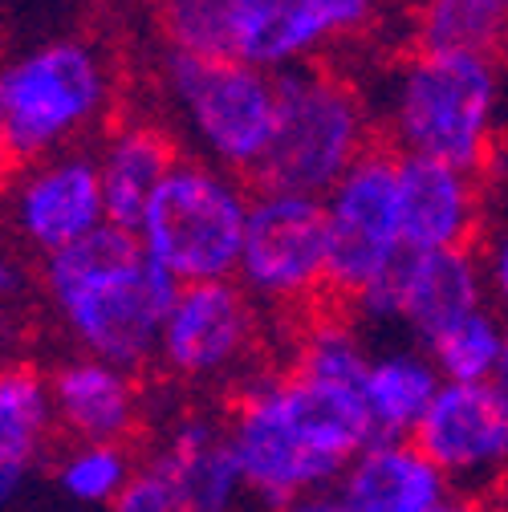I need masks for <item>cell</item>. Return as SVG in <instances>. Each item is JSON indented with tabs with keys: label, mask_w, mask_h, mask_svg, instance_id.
Segmentation results:
<instances>
[{
	"label": "cell",
	"mask_w": 508,
	"mask_h": 512,
	"mask_svg": "<svg viewBox=\"0 0 508 512\" xmlns=\"http://www.w3.org/2000/svg\"><path fill=\"white\" fill-rule=\"evenodd\" d=\"M415 443L452 492L480 496L508 480V399L492 382H443Z\"/></svg>",
	"instance_id": "5bb4252c"
},
{
	"label": "cell",
	"mask_w": 508,
	"mask_h": 512,
	"mask_svg": "<svg viewBox=\"0 0 508 512\" xmlns=\"http://www.w3.org/2000/svg\"><path fill=\"white\" fill-rule=\"evenodd\" d=\"M49 322L74 354L143 370L159 354V334L179 285L151 261L131 228L106 224L37 265Z\"/></svg>",
	"instance_id": "7a4b0ae2"
},
{
	"label": "cell",
	"mask_w": 508,
	"mask_h": 512,
	"mask_svg": "<svg viewBox=\"0 0 508 512\" xmlns=\"http://www.w3.org/2000/svg\"><path fill=\"white\" fill-rule=\"evenodd\" d=\"M57 427L49 374L13 362L0 374V496L13 500L45 460Z\"/></svg>",
	"instance_id": "ffe728a7"
},
{
	"label": "cell",
	"mask_w": 508,
	"mask_h": 512,
	"mask_svg": "<svg viewBox=\"0 0 508 512\" xmlns=\"http://www.w3.org/2000/svg\"><path fill=\"white\" fill-rule=\"evenodd\" d=\"M94 159L106 191L110 224L135 232L147 204L155 200V191L183 155H179V139L167 131L163 118H118L94 147Z\"/></svg>",
	"instance_id": "d6986e66"
},
{
	"label": "cell",
	"mask_w": 508,
	"mask_h": 512,
	"mask_svg": "<svg viewBox=\"0 0 508 512\" xmlns=\"http://www.w3.org/2000/svg\"><path fill=\"white\" fill-rule=\"evenodd\" d=\"M155 102L187 155L257 179L277 126V74L167 45L155 66Z\"/></svg>",
	"instance_id": "5b68a950"
},
{
	"label": "cell",
	"mask_w": 508,
	"mask_h": 512,
	"mask_svg": "<svg viewBox=\"0 0 508 512\" xmlns=\"http://www.w3.org/2000/svg\"><path fill=\"white\" fill-rule=\"evenodd\" d=\"M269 512H342L334 492H309V496H297V500H285V504H273Z\"/></svg>",
	"instance_id": "f1b7e54d"
},
{
	"label": "cell",
	"mask_w": 508,
	"mask_h": 512,
	"mask_svg": "<svg viewBox=\"0 0 508 512\" xmlns=\"http://www.w3.org/2000/svg\"><path fill=\"white\" fill-rule=\"evenodd\" d=\"M224 419L244 484L265 508L330 492L374 443L362 391L317 382L293 366L252 374Z\"/></svg>",
	"instance_id": "6da1fadb"
},
{
	"label": "cell",
	"mask_w": 508,
	"mask_h": 512,
	"mask_svg": "<svg viewBox=\"0 0 508 512\" xmlns=\"http://www.w3.org/2000/svg\"><path fill=\"white\" fill-rule=\"evenodd\" d=\"M435 512H484V504L476 496H464V492H452L448 500H443Z\"/></svg>",
	"instance_id": "f546056e"
},
{
	"label": "cell",
	"mask_w": 508,
	"mask_h": 512,
	"mask_svg": "<svg viewBox=\"0 0 508 512\" xmlns=\"http://www.w3.org/2000/svg\"><path fill=\"white\" fill-rule=\"evenodd\" d=\"M135 472L139 464L126 452V443H70L53 464V484L74 504L110 508Z\"/></svg>",
	"instance_id": "cb8c5ba5"
},
{
	"label": "cell",
	"mask_w": 508,
	"mask_h": 512,
	"mask_svg": "<svg viewBox=\"0 0 508 512\" xmlns=\"http://www.w3.org/2000/svg\"><path fill=\"white\" fill-rule=\"evenodd\" d=\"M439 391L443 374L431 362L427 346L411 342L378 350L362 378V407L374 439H415Z\"/></svg>",
	"instance_id": "44dd1931"
},
{
	"label": "cell",
	"mask_w": 508,
	"mask_h": 512,
	"mask_svg": "<svg viewBox=\"0 0 508 512\" xmlns=\"http://www.w3.org/2000/svg\"><path fill=\"white\" fill-rule=\"evenodd\" d=\"M9 224L37 261L110 224L98 159L90 147L21 163L9 183Z\"/></svg>",
	"instance_id": "4fadbf2b"
},
{
	"label": "cell",
	"mask_w": 508,
	"mask_h": 512,
	"mask_svg": "<svg viewBox=\"0 0 508 512\" xmlns=\"http://www.w3.org/2000/svg\"><path fill=\"white\" fill-rule=\"evenodd\" d=\"M261 305L240 281L179 285L159 334L155 366L183 387H244L265 338Z\"/></svg>",
	"instance_id": "9c48e42d"
},
{
	"label": "cell",
	"mask_w": 508,
	"mask_h": 512,
	"mask_svg": "<svg viewBox=\"0 0 508 512\" xmlns=\"http://www.w3.org/2000/svg\"><path fill=\"white\" fill-rule=\"evenodd\" d=\"M374 350L362 338V326L342 313H313L293 338V370L334 382V387L362 391V378L370 370Z\"/></svg>",
	"instance_id": "603a6c76"
},
{
	"label": "cell",
	"mask_w": 508,
	"mask_h": 512,
	"mask_svg": "<svg viewBox=\"0 0 508 512\" xmlns=\"http://www.w3.org/2000/svg\"><path fill=\"white\" fill-rule=\"evenodd\" d=\"M110 512H179L171 488L163 484V476L143 460L135 480L118 492V500L110 504Z\"/></svg>",
	"instance_id": "4316f807"
},
{
	"label": "cell",
	"mask_w": 508,
	"mask_h": 512,
	"mask_svg": "<svg viewBox=\"0 0 508 512\" xmlns=\"http://www.w3.org/2000/svg\"><path fill=\"white\" fill-rule=\"evenodd\" d=\"M57 427L70 443H126L143 423L135 370L106 358L70 354L49 370Z\"/></svg>",
	"instance_id": "2e32d148"
},
{
	"label": "cell",
	"mask_w": 508,
	"mask_h": 512,
	"mask_svg": "<svg viewBox=\"0 0 508 512\" xmlns=\"http://www.w3.org/2000/svg\"><path fill=\"white\" fill-rule=\"evenodd\" d=\"M322 200L330 224V289L342 301H354L370 285L387 281L407 256L399 155L391 147H374Z\"/></svg>",
	"instance_id": "30bf717a"
},
{
	"label": "cell",
	"mask_w": 508,
	"mask_h": 512,
	"mask_svg": "<svg viewBox=\"0 0 508 512\" xmlns=\"http://www.w3.org/2000/svg\"><path fill=\"white\" fill-rule=\"evenodd\" d=\"M399 212L407 252H452L472 248L480 228V183L476 171L399 155Z\"/></svg>",
	"instance_id": "e0dca14e"
},
{
	"label": "cell",
	"mask_w": 508,
	"mask_h": 512,
	"mask_svg": "<svg viewBox=\"0 0 508 512\" xmlns=\"http://www.w3.org/2000/svg\"><path fill=\"white\" fill-rule=\"evenodd\" d=\"M488 269L472 248L452 252H407L403 265L370 285L350 309L370 326H399L419 346H431L439 334L460 326L464 317L488 309Z\"/></svg>",
	"instance_id": "7c38bea8"
},
{
	"label": "cell",
	"mask_w": 508,
	"mask_h": 512,
	"mask_svg": "<svg viewBox=\"0 0 508 512\" xmlns=\"http://www.w3.org/2000/svg\"><path fill=\"white\" fill-rule=\"evenodd\" d=\"M114 106L118 74L110 53L82 33L45 37L0 74V143L17 167L78 151L110 131Z\"/></svg>",
	"instance_id": "277c9868"
},
{
	"label": "cell",
	"mask_w": 508,
	"mask_h": 512,
	"mask_svg": "<svg viewBox=\"0 0 508 512\" xmlns=\"http://www.w3.org/2000/svg\"><path fill=\"white\" fill-rule=\"evenodd\" d=\"M252 196L244 175L183 155L147 204L135 236L175 285L236 281Z\"/></svg>",
	"instance_id": "52a82bcc"
},
{
	"label": "cell",
	"mask_w": 508,
	"mask_h": 512,
	"mask_svg": "<svg viewBox=\"0 0 508 512\" xmlns=\"http://www.w3.org/2000/svg\"><path fill=\"white\" fill-rule=\"evenodd\" d=\"M508 41V0H419L415 5V45L488 53Z\"/></svg>",
	"instance_id": "7402d4cb"
},
{
	"label": "cell",
	"mask_w": 508,
	"mask_h": 512,
	"mask_svg": "<svg viewBox=\"0 0 508 512\" xmlns=\"http://www.w3.org/2000/svg\"><path fill=\"white\" fill-rule=\"evenodd\" d=\"M374 118L395 155L439 159L480 175L500 126L496 57L415 45L387 70Z\"/></svg>",
	"instance_id": "3957f363"
},
{
	"label": "cell",
	"mask_w": 508,
	"mask_h": 512,
	"mask_svg": "<svg viewBox=\"0 0 508 512\" xmlns=\"http://www.w3.org/2000/svg\"><path fill=\"white\" fill-rule=\"evenodd\" d=\"M383 17V0H232L224 57L285 74L334 45L358 41Z\"/></svg>",
	"instance_id": "8fae6325"
},
{
	"label": "cell",
	"mask_w": 508,
	"mask_h": 512,
	"mask_svg": "<svg viewBox=\"0 0 508 512\" xmlns=\"http://www.w3.org/2000/svg\"><path fill=\"white\" fill-rule=\"evenodd\" d=\"M484 269H488V289H492V297H496L500 309L508 313V232H500V236L492 240Z\"/></svg>",
	"instance_id": "83f0119b"
},
{
	"label": "cell",
	"mask_w": 508,
	"mask_h": 512,
	"mask_svg": "<svg viewBox=\"0 0 508 512\" xmlns=\"http://www.w3.org/2000/svg\"><path fill=\"white\" fill-rule=\"evenodd\" d=\"M504 326H508V317L480 309L464 317L460 326H452L448 334H439L427 346V354L439 366L443 382H492V370L504 346Z\"/></svg>",
	"instance_id": "d4e9b609"
},
{
	"label": "cell",
	"mask_w": 508,
	"mask_h": 512,
	"mask_svg": "<svg viewBox=\"0 0 508 512\" xmlns=\"http://www.w3.org/2000/svg\"><path fill=\"white\" fill-rule=\"evenodd\" d=\"M330 492L342 512H435L452 484L415 439H374Z\"/></svg>",
	"instance_id": "ac0fdd59"
},
{
	"label": "cell",
	"mask_w": 508,
	"mask_h": 512,
	"mask_svg": "<svg viewBox=\"0 0 508 512\" xmlns=\"http://www.w3.org/2000/svg\"><path fill=\"white\" fill-rule=\"evenodd\" d=\"M374 106L330 66H297L277 74V126L257 187L273 191H326L374 151Z\"/></svg>",
	"instance_id": "8992f818"
},
{
	"label": "cell",
	"mask_w": 508,
	"mask_h": 512,
	"mask_svg": "<svg viewBox=\"0 0 508 512\" xmlns=\"http://www.w3.org/2000/svg\"><path fill=\"white\" fill-rule=\"evenodd\" d=\"M492 387L508 399V326H504V346H500V362H496V370H492Z\"/></svg>",
	"instance_id": "4dcf8cb0"
},
{
	"label": "cell",
	"mask_w": 508,
	"mask_h": 512,
	"mask_svg": "<svg viewBox=\"0 0 508 512\" xmlns=\"http://www.w3.org/2000/svg\"><path fill=\"white\" fill-rule=\"evenodd\" d=\"M236 281L261 309H309L334 293L326 200L257 187Z\"/></svg>",
	"instance_id": "ba28073f"
},
{
	"label": "cell",
	"mask_w": 508,
	"mask_h": 512,
	"mask_svg": "<svg viewBox=\"0 0 508 512\" xmlns=\"http://www.w3.org/2000/svg\"><path fill=\"white\" fill-rule=\"evenodd\" d=\"M232 0H155V25L171 49L220 53Z\"/></svg>",
	"instance_id": "484cf974"
},
{
	"label": "cell",
	"mask_w": 508,
	"mask_h": 512,
	"mask_svg": "<svg viewBox=\"0 0 508 512\" xmlns=\"http://www.w3.org/2000/svg\"><path fill=\"white\" fill-rule=\"evenodd\" d=\"M147 464L163 476L179 512H240L252 500L228 439V419L216 411H179Z\"/></svg>",
	"instance_id": "9a60e30c"
}]
</instances>
